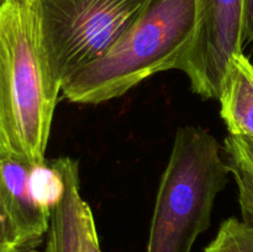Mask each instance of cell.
<instances>
[{
  "label": "cell",
  "instance_id": "1",
  "mask_svg": "<svg viewBox=\"0 0 253 252\" xmlns=\"http://www.w3.org/2000/svg\"><path fill=\"white\" fill-rule=\"evenodd\" d=\"M62 81L39 0H0V158L46 161Z\"/></svg>",
  "mask_w": 253,
  "mask_h": 252
},
{
  "label": "cell",
  "instance_id": "2",
  "mask_svg": "<svg viewBox=\"0 0 253 252\" xmlns=\"http://www.w3.org/2000/svg\"><path fill=\"white\" fill-rule=\"evenodd\" d=\"M197 21V0H151L108 51L63 82L62 93L72 103L101 104L120 98L153 74L180 69Z\"/></svg>",
  "mask_w": 253,
  "mask_h": 252
},
{
  "label": "cell",
  "instance_id": "3",
  "mask_svg": "<svg viewBox=\"0 0 253 252\" xmlns=\"http://www.w3.org/2000/svg\"><path fill=\"white\" fill-rule=\"evenodd\" d=\"M229 175L224 150L209 131L180 127L161 178L146 252H192L210 227Z\"/></svg>",
  "mask_w": 253,
  "mask_h": 252
},
{
  "label": "cell",
  "instance_id": "4",
  "mask_svg": "<svg viewBox=\"0 0 253 252\" xmlns=\"http://www.w3.org/2000/svg\"><path fill=\"white\" fill-rule=\"evenodd\" d=\"M54 71L63 82L108 51L151 0H39Z\"/></svg>",
  "mask_w": 253,
  "mask_h": 252
},
{
  "label": "cell",
  "instance_id": "5",
  "mask_svg": "<svg viewBox=\"0 0 253 252\" xmlns=\"http://www.w3.org/2000/svg\"><path fill=\"white\" fill-rule=\"evenodd\" d=\"M193 43L180 71L203 99H219L229 62L244 52L245 0H197Z\"/></svg>",
  "mask_w": 253,
  "mask_h": 252
},
{
  "label": "cell",
  "instance_id": "6",
  "mask_svg": "<svg viewBox=\"0 0 253 252\" xmlns=\"http://www.w3.org/2000/svg\"><path fill=\"white\" fill-rule=\"evenodd\" d=\"M56 162L62 188L51 209L46 252H101L93 212L81 195L78 163L69 157Z\"/></svg>",
  "mask_w": 253,
  "mask_h": 252
},
{
  "label": "cell",
  "instance_id": "7",
  "mask_svg": "<svg viewBox=\"0 0 253 252\" xmlns=\"http://www.w3.org/2000/svg\"><path fill=\"white\" fill-rule=\"evenodd\" d=\"M34 166L14 158H0V193L5 209L20 234L40 249L48 231L51 207L35 192Z\"/></svg>",
  "mask_w": 253,
  "mask_h": 252
},
{
  "label": "cell",
  "instance_id": "8",
  "mask_svg": "<svg viewBox=\"0 0 253 252\" xmlns=\"http://www.w3.org/2000/svg\"><path fill=\"white\" fill-rule=\"evenodd\" d=\"M219 100L229 135L253 138V63L244 52L230 59Z\"/></svg>",
  "mask_w": 253,
  "mask_h": 252
},
{
  "label": "cell",
  "instance_id": "9",
  "mask_svg": "<svg viewBox=\"0 0 253 252\" xmlns=\"http://www.w3.org/2000/svg\"><path fill=\"white\" fill-rule=\"evenodd\" d=\"M204 252H253V226L236 217L225 220Z\"/></svg>",
  "mask_w": 253,
  "mask_h": 252
},
{
  "label": "cell",
  "instance_id": "10",
  "mask_svg": "<svg viewBox=\"0 0 253 252\" xmlns=\"http://www.w3.org/2000/svg\"><path fill=\"white\" fill-rule=\"evenodd\" d=\"M0 252H39V247L27 241L7 214L0 193Z\"/></svg>",
  "mask_w": 253,
  "mask_h": 252
},
{
  "label": "cell",
  "instance_id": "11",
  "mask_svg": "<svg viewBox=\"0 0 253 252\" xmlns=\"http://www.w3.org/2000/svg\"><path fill=\"white\" fill-rule=\"evenodd\" d=\"M226 163L230 174L234 177L239 189V203L242 220L253 226V175L236 163Z\"/></svg>",
  "mask_w": 253,
  "mask_h": 252
},
{
  "label": "cell",
  "instance_id": "12",
  "mask_svg": "<svg viewBox=\"0 0 253 252\" xmlns=\"http://www.w3.org/2000/svg\"><path fill=\"white\" fill-rule=\"evenodd\" d=\"M222 150L226 162L236 163L253 175V138L229 135Z\"/></svg>",
  "mask_w": 253,
  "mask_h": 252
},
{
  "label": "cell",
  "instance_id": "13",
  "mask_svg": "<svg viewBox=\"0 0 253 252\" xmlns=\"http://www.w3.org/2000/svg\"><path fill=\"white\" fill-rule=\"evenodd\" d=\"M245 43H253V0H245Z\"/></svg>",
  "mask_w": 253,
  "mask_h": 252
},
{
  "label": "cell",
  "instance_id": "14",
  "mask_svg": "<svg viewBox=\"0 0 253 252\" xmlns=\"http://www.w3.org/2000/svg\"><path fill=\"white\" fill-rule=\"evenodd\" d=\"M252 63H253V61H252Z\"/></svg>",
  "mask_w": 253,
  "mask_h": 252
}]
</instances>
